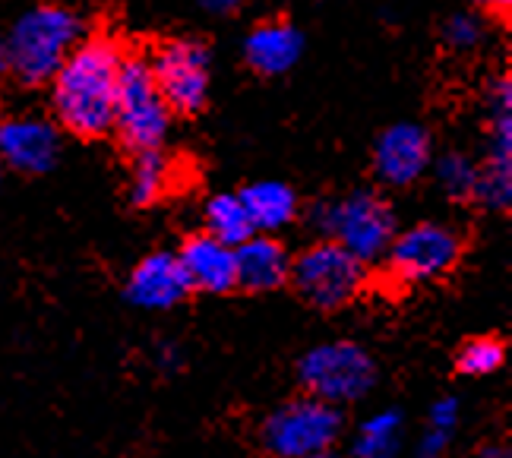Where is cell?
Returning <instances> with one entry per match:
<instances>
[{
    "instance_id": "obj_9",
    "label": "cell",
    "mask_w": 512,
    "mask_h": 458,
    "mask_svg": "<svg viewBox=\"0 0 512 458\" xmlns=\"http://www.w3.org/2000/svg\"><path fill=\"white\" fill-rule=\"evenodd\" d=\"M149 70L171 114H196L206 105L209 51L200 42L177 38V42L162 45L149 61Z\"/></svg>"
},
{
    "instance_id": "obj_23",
    "label": "cell",
    "mask_w": 512,
    "mask_h": 458,
    "mask_svg": "<svg viewBox=\"0 0 512 458\" xmlns=\"http://www.w3.org/2000/svg\"><path fill=\"white\" fill-rule=\"evenodd\" d=\"M481 35H484V26H481V19L478 16H471V13H456V16H449V23H446V42L452 48H459V51H471L478 42H481Z\"/></svg>"
},
{
    "instance_id": "obj_13",
    "label": "cell",
    "mask_w": 512,
    "mask_h": 458,
    "mask_svg": "<svg viewBox=\"0 0 512 458\" xmlns=\"http://www.w3.org/2000/svg\"><path fill=\"white\" fill-rule=\"evenodd\" d=\"M190 294L187 275L177 263V256L168 250L149 253L146 260H140L124 282V297L133 307L143 310H171Z\"/></svg>"
},
{
    "instance_id": "obj_4",
    "label": "cell",
    "mask_w": 512,
    "mask_h": 458,
    "mask_svg": "<svg viewBox=\"0 0 512 458\" xmlns=\"http://www.w3.org/2000/svg\"><path fill=\"white\" fill-rule=\"evenodd\" d=\"M288 282L301 294V301L307 307L332 313L348 307L351 301H358L370 282V275L367 266L358 256H351L345 247H339L336 241H320L294 256Z\"/></svg>"
},
{
    "instance_id": "obj_12",
    "label": "cell",
    "mask_w": 512,
    "mask_h": 458,
    "mask_svg": "<svg viewBox=\"0 0 512 458\" xmlns=\"http://www.w3.org/2000/svg\"><path fill=\"white\" fill-rule=\"evenodd\" d=\"M433 162L430 136L418 124H392L373 149V171L389 187H408L424 177Z\"/></svg>"
},
{
    "instance_id": "obj_21",
    "label": "cell",
    "mask_w": 512,
    "mask_h": 458,
    "mask_svg": "<svg viewBox=\"0 0 512 458\" xmlns=\"http://www.w3.org/2000/svg\"><path fill=\"white\" fill-rule=\"evenodd\" d=\"M503 364H506V342L497 335L468 338V342H462L456 351V373L471 376V380L497 373Z\"/></svg>"
},
{
    "instance_id": "obj_14",
    "label": "cell",
    "mask_w": 512,
    "mask_h": 458,
    "mask_svg": "<svg viewBox=\"0 0 512 458\" xmlns=\"http://www.w3.org/2000/svg\"><path fill=\"white\" fill-rule=\"evenodd\" d=\"M181 263L190 291L203 294H228L238 288V275H234V247L215 241L206 231L190 234L174 253Z\"/></svg>"
},
{
    "instance_id": "obj_22",
    "label": "cell",
    "mask_w": 512,
    "mask_h": 458,
    "mask_svg": "<svg viewBox=\"0 0 512 458\" xmlns=\"http://www.w3.org/2000/svg\"><path fill=\"white\" fill-rule=\"evenodd\" d=\"M437 184L449 199H475L478 165L462 152H446L437 162Z\"/></svg>"
},
{
    "instance_id": "obj_26",
    "label": "cell",
    "mask_w": 512,
    "mask_h": 458,
    "mask_svg": "<svg viewBox=\"0 0 512 458\" xmlns=\"http://www.w3.org/2000/svg\"><path fill=\"white\" fill-rule=\"evenodd\" d=\"M155 364H159L165 373L181 370V364H184V351L177 348V342H162L159 348H155Z\"/></svg>"
},
{
    "instance_id": "obj_28",
    "label": "cell",
    "mask_w": 512,
    "mask_h": 458,
    "mask_svg": "<svg viewBox=\"0 0 512 458\" xmlns=\"http://www.w3.org/2000/svg\"><path fill=\"white\" fill-rule=\"evenodd\" d=\"M478 4H481L487 13H500V16H506V13H509V4H512V0H478Z\"/></svg>"
},
{
    "instance_id": "obj_3",
    "label": "cell",
    "mask_w": 512,
    "mask_h": 458,
    "mask_svg": "<svg viewBox=\"0 0 512 458\" xmlns=\"http://www.w3.org/2000/svg\"><path fill=\"white\" fill-rule=\"evenodd\" d=\"M310 225H317L329 241L358 256L364 266L383 260L392 237L399 234L396 212L373 190H354L339 199H323L310 209Z\"/></svg>"
},
{
    "instance_id": "obj_30",
    "label": "cell",
    "mask_w": 512,
    "mask_h": 458,
    "mask_svg": "<svg viewBox=\"0 0 512 458\" xmlns=\"http://www.w3.org/2000/svg\"><path fill=\"white\" fill-rule=\"evenodd\" d=\"M7 73V48H4V38H0V76Z\"/></svg>"
},
{
    "instance_id": "obj_11",
    "label": "cell",
    "mask_w": 512,
    "mask_h": 458,
    "mask_svg": "<svg viewBox=\"0 0 512 458\" xmlns=\"http://www.w3.org/2000/svg\"><path fill=\"white\" fill-rule=\"evenodd\" d=\"M61 155V136L42 117L0 121V165L19 174H48Z\"/></svg>"
},
{
    "instance_id": "obj_16",
    "label": "cell",
    "mask_w": 512,
    "mask_h": 458,
    "mask_svg": "<svg viewBox=\"0 0 512 458\" xmlns=\"http://www.w3.org/2000/svg\"><path fill=\"white\" fill-rule=\"evenodd\" d=\"M304 54V35L291 23H260L244 42L247 64L260 76L288 73Z\"/></svg>"
},
{
    "instance_id": "obj_17",
    "label": "cell",
    "mask_w": 512,
    "mask_h": 458,
    "mask_svg": "<svg viewBox=\"0 0 512 458\" xmlns=\"http://www.w3.org/2000/svg\"><path fill=\"white\" fill-rule=\"evenodd\" d=\"M238 196H241L244 212L250 218L253 234L279 231V228L291 225L294 215H298V193H294L288 184H279V181L250 184Z\"/></svg>"
},
{
    "instance_id": "obj_6",
    "label": "cell",
    "mask_w": 512,
    "mask_h": 458,
    "mask_svg": "<svg viewBox=\"0 0 512 458\" xmlns=\"http://www.w3.org/2000/svg\"><path fill=\"white\" fill-rule=\"evenodd\" d=\"M342 427L345 421L336 405L301 395L282 402L266 417L260 443L272 458H313L336 446Z\"/></svg>"
},
{
    "instance_id": "obj_29",
    "label": "cell",
    "mask_w": 512,
    "mask_h": 458,
    "mask_svg": "<svg viewBox=\"0 0 512 458\" xmlns=\"http://www.w3.org/2000/svg\"><path fill=\"white\" fill-rule=\"evenodd\" d=\"M471 458H509V452L503 449V446H487V449H481V452H475Z\"/></svg>"
},
{
    "instance_id": "obj_15",
    "label": "cell",
    "mask_w": 512,
    "mask_h": 458,
    "mask_svg": "<svg viewBox=\"0 0 512 458\" xmlns=\"http://www.w3.org/2000/svg\"><path fill=\"white\" fill-rule=\"evenodd\" d=\"M291 256L288 250L269 234H250L244 244L234 247V275H238V288L266 294L288 285Z\"/></svg>"
},
{
    "instance_id": "obj_10",
    "label": "cell",
    "mask_w": 512,
    "mask_h": 458,
    "mask_svg": "<svg viewBox=\"0 0 512 458\" xmlns=\"http://www.w3.org/2000/svg\"><path fill=\"white\" fill-rule=\"evenodd\" d=\"M475 199L494 212H506L512 203V86L506 76L490 89V143L478 165Z\"/></svg>"
},
{
    "instance_id": "obj_27",
    "label": "cell",
    "mask_w": 512,
    "mask_h": 458,
    "mask_svg": "<svg viewBox=\"0 0 512 458\" xmlns=\"http://www.w3.org/2000/svg\"><path fill=\"white\" fill-rule=\"evenodd\" d=\"M196 4L209 13H231V10H238L244 0H196Z\"/></svg>"
},
{
    "instance_id": "obj_1",
    "label": "cell",
    "mask_w": 512,
    "mask_h": 458,
    "mask_svg": "<svg viewBox=\"0 0 512 458\" xmlns=\"http://www.w3.org/2000/svg\"><path fill=\"white\" fill-rule=\"evenodd\" d=\"M124 54L111 38H86L51 79V105L64 130L98 139L114 130Z\"/></svg>"
},
{
    "instance_id": "obj_24",
    "label": "cell",
    "mask_w": 512,
    "mask_h": 458,
    "mask_svg": "<svg viewBox=\"0 0 512 458\" xmlns=\"http://www.w3.org/2000/svg\"><path fill=\"white\" fill-rule=\"evenodd\" d=\"M430 430H440V433H456L459 427V398L456 395H443L437 402L430 405V421H427Z\"/></svg>"
},
{
    "instance_id": "obj_2",
    "label": "cell",
    "mask_w": 512,
    "mask_h": 458,
    "mask_svg": "<svg viewBox=\"0 0 512 458\" xmlns=\"http://www.w3.org/2000/svg\"><path fill=\"white\" fill-rule=\"evenodd\" d=\"M83 42V19L64 4H35L16 16L7 35V70L16 73L19 83L42 86L51 83L54 73Z\"/></svg>"
},
{
    "instance_id": "obj_31",
    "label": "cell",
    "mask_w": 512,
    "mask_h": 458,
    "mask_svg": "<svg viewBox=\"0 0 512 458\" xmlns=\"http://www.w3.org/2000/svg\"><path fill=\"white\" fill-rule=\"evenodd\" d=\"M313 458H342V455H332V452H323V455H313ZM351 458V455H348Z\"/></svg>"
},
{
    "instance_id": "obj_8",
    "label": "cell",
    "mask_w": 512,
    "mask_h": 458,
    "mask_svg": "<svg viewBox=\"0 0 512 458\" xmlns=\"http://www.w3.org/2000/svg\"><path fill=\"white\" fill-rule=\"evenodd\" d=\"M465 253V237L440 222H421L399 231L386 250V275L396 285L440 282L459 266Z\"/></svg>"
},
{
    "instance_id": "obj_25",
    "label": "cell",
    "mask_w": 512,
    "mask_h": 458,
    "mask_svg": "<svg viewBox=\"0 0 512 458\" xmlns=\"http://www.w3.org/2000/svg\"><path fill=\"white\" fill-rule=\"evenodd\" d=\"M449 443H452V436L449 433H440V430H424V436H421V443H418V455L421 458H443V452L449 449Z\"/></svg>"
},
{
    "instance_id": "obj_18",
    "label": "cell",
    "mask_w": 512,
    "mask_h": 458,
    "mask_svg": "<svg viewBox=\"0 0 512 458\" xmlns=\"http://www.w3.org/2000/svg\"><path fill=\"white\" fill-rule=\"evenodd\" d=\"M405 440V421L396 408L370 414L351 443V458H396Z\"/></svg>"
},
{
    "instance_id": "obj_5",
    "label": "cell",
    "mask_w": 512,
    "mask_h": 458,
    "mask_svg": "<svg viewBox=\"0 0 512 458\" xmlns=\"http://www.w3.org/2000/svg\"><path fill=\"white\" fill-rule=\"evenodd\" d=\"M171 127V111L159 92L143 57H124L121 83H117V105H114V133L117 139L136 152L162 149Z\"/></svg>"
},
{
    "instance_id": "obj_20",
    "label": "cell",
    "mask_w": 512,
    "mask_h": 458,
    "mask_svg": "<svg viewBox=\"0 0 512 458\" xmlns=\"http://www.w3.org/2000/svg\"><path fill=\"white\" fill-rule=\"evenodd\" d=\"M203 218H206V234L215 237V241L228 244V247L244 244L247 237L253 234L250 218L244 212V203H241L238 193H219V196H212L209 203H206Z\"/></svg>"
},
{
    "instance_id": "obj_7",
    "label": "cell",
    "mask_w": 512,
    "mask_h": 458,
    "mask_svg": "<svg viewBox=\"0 0 512 458\" xmlns=\"http://www.w3.org/2000/svg\"><path fill=\"white\" fill-rule=\"evenodd\" d=\"M298 383L304 395L326 405H351L377 383V361L354 342H323L310 348L298 364Z\"/></svg>"
},
{
    "instance_id": "obj_19",
    "label": "cell",
    "mask_w": 512,
    "mask_h": 458,
    "mask_svg": "<svg viewBox=\"0 0 512 458\" xmlns=\"http://www.w3.org/2000/svg\"><path fill=\"white\" fill-rule=\"evenodd\" d=\"M171 184V162L162 155V149L155 152H136L133 168H130V203L136 209H146L152 203H159Z\"/></svg>"
}]
</instances>
